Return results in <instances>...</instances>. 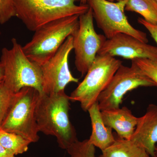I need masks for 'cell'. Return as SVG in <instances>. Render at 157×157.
I'll return each instance as SVG.
<instances>
[{"instance_id": "6da1fadb", "label": "cell", "mask_w": 157, "mask_h": 157, "mask_svg": "<svg viewBox=\"0 0 157 157\" xmlns=\"http://www.w3.org/2000/svg\"><path fill=\"white\" fill-rule=\"evenodd\" d=\"M70 101L65 91L40 94L35 109L39 132L56 137L59 146L66 150L78 140L69 117Z\"/></svg>"}, {"instance_id": "7a4b0ae2", "label": "cell", "mask_w": 157, "mask_h": 157, "mask_svg": "<svg viewBox=\"0 0 157 157\" xmlns=\"http://www.w3.org/2000/svg\"><path fill=\"white\" fill-rule=\"evenodd\" d=\"M16 17L29 30L35 32L46 24L63 17L87 12V4L76 5L80 0H12Z\"/></svg>"}, {"instance_id": "3957f363", "label": "cell", "mask_w": 157, "mask_h": 157, "mask_svg": "<svg viewBox=\"0 0 157 157\" xmlns=\"http://www.w3.org/2000/svg\"><path fill=\"white\" fill-rule=\"evenodd\" d=\"M78 15H73L51 21L35 31L32 39L23 46L25 55L41 66L55 54L70 36L78 29Z\"/></svg>"}, {"instance_id": "277c9868", "label": "cell", "mask_w": 157, "mask_h": 157, "mask_svg": "<svg viewBox=\"0 0 157 157\" xmlns=\"http://www.w3.org/2000/svg\"><path fill=\"white\" fill-rule=\"evenodd\" d=\"M11 49H2L1 60L4 68L3 83L8 89L16 93L23 88H33L43 94L41 67L25 55L23 46L17 39H11Z\"/></svg>"}, {"instance_id": "5b68a950", "label": "cell", "mask_w": 157, "mask_h": 157, "mask_svg": "<svg viewBox=\"0 0 157 157\" xmlns=\"http://www.w3.org/2000/svg\"><path fill=\"white\" fill-rule=\"evenodd\" d=\"M122 62L107 55H97L83 81L71 94L70 101L79 102L86 112L98 101Z\"/></svg>"}, {"instance_id": "8992f818", "label": "cell", "mask_w": 157, "mask_h": 157, "mask_svg": "<svg viewBox=\"0 0 157 157\" xmlns=\"http://www.w3.org/2000/svg\"><path fill=\"white\" fill-rule=\"evenodd\" d=\"M40 93L33 88H23L17 93L16 99L0 128L15 133L31 143L39 140L35 109Z\"/></svg>"}, {"instance_id": "52a82bcc", "label": "cell", "mask_w": 157, "mask_h": 157, "mask_svg": "<svg viewBox=\"0 0 157 157\" xmlns=\"http://www.w3.org/2000/svg\"><path fill=\"white\" fill-rule=\"evenodd\" d=\"M127 1L110 2L107 0H86V4L92 10L97 26L107 39L119 33H125L147 43L146 33L132 26L125 14Z\"/></svg>"}, {"instance_id": "ba28073f", "label": "cell", "mask_w": 157, "mask_h": 157, "mask_svg": "<svg viewBox=\"0 0 157 157\" xmlns=\"http://www.w3.org/2000/svg\"><path fill=\"white\" fill-rule=\"evenodd\" d=\"M139 87H157V84L132 60L130 67L122 64L100 94L98 102L101 111L119 108L127 93Z\"/></svg>"}, {"instance_id": "9c48e42d", "label": "cell", "mask_w": 157, "mask_h": 157, "mask_svg": "<svg viewBox=\"0 0 157 157\" xmlns=\"http://www.w3.org/2000/svg\"><path fill=\"white\" fill-rule=\"evenodd\" d=\"M78 23V28L72 36L73 49L75 54V66L83 76L87 73L107 39L104 35L96 32L90 8L87 12L79 15Z\"/></svg>"}, {"instance_id": "30bf717a", "label": "cell", "mask_w": 157, "mask_h": 157, "mask_svg": "<svg viewBox=\"0 0 157 157\" xmlns=\"http://www.w3.org/2000/svg\"><path fill=\"white\" fill-rule=\"evenodd\" d=\"M73 49V38L71 36L66 39L55 54L41 66L44 94L50 95L64 91L69 83L78 82V78L71 74L68 64L69 55Z\"/></svg>"}, {"instance_id": "8fae6325", "label": "cell", "mask_w": 157, "mask_h": 157, "mask_svg": "<svg viewBox=\"0 0 157 157\" xmlns=\"http://www.w3.org/2000/svg\"><path fill=\"white\" fill-rule=\"evenodd\" d=\"M98 55L121 57L132 60L147 59L157 63V47L125 33H119L106 39Z\"/></svg>"}, {"instance_id": "7c38bea8", "label": "cell", "mask_w": 157, "mask_h": 157, "mask_svg": "<svg viewBox=\"0 0 157 157\" xmlns=\"http://www.w3.org/2000/svg\"><path fill=\"white\" fill-rule=\"evenodd\" d=\"M145 150L147 154L155 156L157 144V106L149 105L145 114L139 117L131 140Z\"/></svg>"}, {"instance_id": "4fadbf2b", "label": "cell", "mask_w": 157, "mask_h": 157, "mask_svg": "<svg viewBox=\"0 0 157 157\" xmlns=\"http://www.w3.org/2000/svg\"><path fill=\"white\" fill-rule=\"evenodd\" d=\"M104 124L115 130L120 138L131 140L138 122L139 117L132 114L127 107L101 111Z\"/></svg>"}, {"instance_id": "5bb4252c", "label": "cell", "mask_w": 157, "mask_h": 157, "mask_svg": "<svg viewBox=\"0 0 157 157\" xmlns=\"http://www.w3.org/2000/svg\"><path fill=\"white\" fill-rule=\"evenodd\" d=\"M87 111L89 113L92 128L89 141L103 151L115 141L116 138L112 134V129L104 124L98 101Z\"/></svg>"}, {"instance_id": "9a60e30c", "label": "cell", "mask_w": 157, "mask_h": 157, "mask_svg": "<svg viewBox=\"0 0 157 157\" xmlns=\"http://www.w3.org/2000/svg\"><path fill=\"white\" fill-rule=\"evenodd\" d=\"M102 151L99 157H146L145 150L137 146L131 140L119 137L114 143Z\"/></svg>"}, {"instance_id": "2e32d148", "label": "cell", "mask_w": 157, "mask_h": 157, "mask_svg": "<svg viewBox=\"0 0 157 157\" xmlns=\"http://www.w3.org/2000/svg\"><path fill=\"white\" fill-rule=\"evenodd\" d=\"M125 10L138 13L147 22L157 25V2L155 0H128Z\"/></svg>"}, {"instance_id": "e0dca14e", "label": "cell", "mask_w": 157, "mask_h": 157, "mask_svg": "<svg viewBox=\"0 0 157 157\" xmlns=\"http://www.w3.org/2000/svg\"><path fill=\"white\" fill-rule=\"evenodd\" d=\"M31 143L21 135L0 128V144L14 155L22 154L27 151Z\"/></svg>"}, {"instance_id": "ac0fdd59", "label": "cell", "mask_w": 157, "mask_h": 157, "mask_svg": "<svg viewBox=\"0 0 157 157\" xmlns=\"http://www.w3.org/2000/svg\"><path fill=\"white\" fill-rule=\"evenodd\" d=\"M17 93L12 92L3 83H0V127L13 106Z\"/></svg>"}, {"instance_id": "d6986e66", "label": "cell", "mask_w": 157, "mask_h": 157, "mask_svg": "<svg viewBox=\"0 0 157 157\" xmlns=\"http://www.w3.org/2000/svg\"><path fill=\"white\" fill-rule=\"evenodd\" d=\"M95 147L90 143L88 139L77 140L67 150L69 157H96Z\"/></svg>"}, {"instance_id": "ffe728a7", "label": "cell", "mask_w": 157, "mask_h": 157, "mask_svg": "<svg viewBox=\"0 0 157 157\" xmlns=\"http://www.w3.org/2000/svg\"><path fill=\"white\" fill-rule=\"evenodd\" d=\"M137 64L146 76L157 84V63L147 59L132 60Z\"/></svg>"}, {"instance_id": "44dd1931", "label": "cell", "mask_w": 157, "mask_h": 157, "mask_svg": "<svg viewBox=\"0 0 157 157\" xmlns=\"http://www.w3.org/2000/svg\"><path fill=\"white\" fill-rule=\"evenodd\" d=\"M16 17L12 0H0V24H5L12 17Z\"/></svg>"}, {"instance_id": "7402d4cb", "label": "cell", "mask_w": 157, "mask_h": 157, "mask_svg": "<svg viewBox=\"0 0 157 157\" xmlns=\"http://www.w3.org/2000/svg\"><path fill=\"white\" fill-rule=\"evenodd\" d=\"M137 21L147 29L157 44V25L152 24L147 22L142 17H139Z\"/></svg>"}, {"instance_id": "603a6c76", "label": "cell", "mask_w": 157, "mask_h": 157, "mask_svg": "<svg viewBox=\"0 0 157 157\" xmlns=\"http://www.w3.org/2000/svg\"><path fill=\"white\" fill-rule=\"evenodd\" d=\"M14 156L0 144V157H14Z\"/></svg>"}, {"instance_id": "cb8c5ba5", "label": "cell", "mask_w": 157, "mask_h": 157, "mask_svg": "<svg viewBox=\"0 0 157 157\" xmlns=\"http://www.w3.org/2000/svg\"><path fill=\"white\" fill-rule=\"evenodd\" d=\"M4 68L2 63L0 61V83L3 82L4 78Z\"/></svg>"}, {"instance_id": "d4e9b609", "label": "cell", "mask_w": 157, "mask_h": 157, "mask_svg": "<svg viewBox=\"0 0 157 157\" xmlns=\"http://www.w3.org/2000/svg\"><path fill=\"white\" fill-rule=\"evenodd\" d=\"M154 157H157V144L155 147V149Z\"/></svg>"}, {"instance_id": "484cf974", "label": "cell", "mask_w": 157, "mask_h": 157, "mask_svg": "<svg viewBox=\"0 0 157 157\" xmlns=\"http://www.w3.org/2000/svg\"><path fill=\"white\" fill-rule=\"evenodd\" d=\"M107 1L110 2H118L120 1H123V0H107Z\"/></svg>"}, {"instance_id": "4316f807", "label": "cell", "mask_w": 157, "mask_h": 157, "mask_svg": "<svg viewBox=\"0 0 157 157\" xmlns=\"http://www.w3.org/2000/svg\"><path fill=\"white\" fill-rule=\"evenodd\" d=\"M81 5H84L86 4V0H80Z\"/></svg>"}, {"instance_id": "83f0119b", "label": "cell", "mask_w": 157, "mask_h": 157, "mask_svg": "<svg viewBox=\"0 0 157 157\" xmlns=\"http://www.w3.org/2000/svg\"><path fill=\"white\" fill-rule=\"evenodd\" d=\"M146 157H150V156L148 154H147V155H146Z\"/></svg>"}, {"instance_id": "f1b7e54d", "label": "cell", "mask_w": 157, "mask_h": 157, "mask_svg": "<svg viewBox=\"0 0 157 157\" xmlns=\"http://www.w3.org/2000/svg\"></svg>"}, {"instance_id": "f546056e", "label": "cell", "mask_w": 157, "mask_h": 157, "mask_svg": "<svg viewBox=\"0 0 157 157\" xmlns=\"http://www.w3.org/2000/svg\"><path fill=\"white\" fill-rule=\"evenodd\" d=\"M155 1L157 2V0H155Z\"/></svg>"}]
</instances>
